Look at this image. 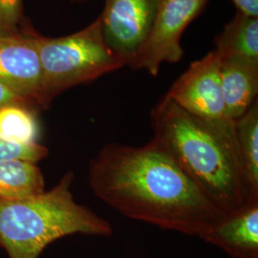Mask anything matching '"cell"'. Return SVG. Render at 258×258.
Listing matches in <instances>:
<instances>
[{
  "label": "cell",
  "instance_id": "obj_4",
  "mask_svg": "<svg viewBox=\"0 0 258 258\" xmlns=\"http://www.w3.org/2000/svg\"><path fill=\"white\" fill-rule=\"evenodd\" d=\"M35 39L41 65L38 106L44 109L67 89L124 66L107 46L99 19L66 37L35 35Z\"/></svg>",
  "mask_w": 258,
  "mask_h": 258
},
{
  "label": "cell",
  "instance_id": "obj_11",
  "mask_svg": "<svg viewBox=\"0 0 258 258\" xmlns=\"http://www.w3.org/2000/svg\"><path fill=\"white\" fill-rule=\"evenodd\" d=\"M215 44L220 58L237 57L258 62V18L237 13L216 37Z\"/></svg>",
  "mask_w": 258,
  "mask_h": 258
},
{
  "label": "cell",
  "instance_id": "obj_14",
  "mask_svg": "<svg viewBox=\"0 0 258 258\" xmlns=\"http://www.w3.org/2000/svg\"><path fill=\"white\" fill-rule=\"evenodd\" d=\"M38 122L33 107L12 103L0 108V139L19 146L37 145Z\"/></svg>",
  "mask_w": 258,
  "mask_h": 258
},
{
  "label": "cell",
  "instance_id": "obj_8",
  "mask_svg": "<svg viewBox=\"0 0 258 258\" xmlns=\"http://www.w3.org/2000/svg\"><path fill=\"white\" fill-rule=\"evenodd\" d=\"M41 65L35 35H0V83L38 106Z\"/></svg>",
  "mask_w": 258,
  "mask_h": 258
},
{
  "label": "cell",
  "instance_id": "obj_7",
  "mask_svg": "<svg viewBox=\"0 0 258 258\" xmlns=\"http://www.w3.org/2000/svg\"><path fill=\"white\" fill-rule=\"evenodd\" d=\"M166 96L201 119L228 118L222 91L219 55L213 51L192 62L171 85Z\"/></svg>",
  "mask_w": 258,
  "mask_h": 258
},
{
  "label": "cell",
  "instance_id": "obj_2",
  "mask_svg": "<svg viewBox=\"0 0 258 258\" xmlns=\"http://www.w3.org/2000/svg\"><path fill=\"white\" fill-rule=\"evenodd\" d=\"M153 139L227 216L251 201L236 143L234 120L201 119L167 96L151 112Z\"/></svg>",
  "mask_w": 258,
  "mask_h": 258
},
{
  "label": "cell",
  "instance_id": "obj_13",
  "mask_svg": "<svg viewBox=\"0 0 258 258\" xmlns=\"http://www.w3.org/2000/svg\"><path fill=\"white\" fill-rule=\"evenodd\" d=\"M45 190L41 170L24 160L0 161V200L25 198Z\"/></svg>",
  "mask_w": 258,
  "mask_h": 258
},
{
  "label": "cell",
  "instance_id": "obj_3",
  "mask_svg": "<svg viewBox=\"0 0 258 258\" xmlns=\"http://www.w3.org/2000/svg\"><path fill=\"white\" fill-rule=\"evenodd\" d=\"M74 175L66 173L50 190L0 200V248L9 258H37L54 241L71 234L110 237V222L75 201Z\"/></svg>",
  "mask_w": 258,
  "mask_h": 258
},
{
  "label": "cell",
  "instance_id": "obj_5",
  "mask_svg": "<svg viewBox=\"0 0 258 258\" xmlns=\"http://www.w3.org/2000/svg\"><path fill=\"white\" fill-rule=\"evenodd\" d=\"M208 0H160L156 18L133 69L156 77L162 64L176 63L184 55L181 37Z\"/></svg>",
  "mask_w": 258,
  "mask_h": 258
},
{
  "label": "cell",
  "instance_id": "obj_9",
  "mask_svg": "<svg viewBox=\"0 0 258 258\" xmlns=\"http://www.w3.org/2000/svg\"><path fill=\"white\" fill-rule=\"evenodd\" d=\"M201 239L231 258H258V202L227 216Z\"/></svg>",
  "mask_w": 258,
  "mask_h": 258
},
{
  "label": "cell",
  "instance_id": "obj_16",
  "mask_svg": "<svg viewBox=\"0 0 258 258\" xmlns=\"http://www.w3.org/2000/svg\"><path fill=\"white\" fill-rule=\"evenodd\" d=\"M21 18V0H0V35H13Z\"/></svg>",
  "mask_w": 258,
  "mask_h": 258
},
{
  "label": "cell",
  "instance_id": "obj_12",
  "mask_svg": "<svg viewBox=\"0 0 258 258\" xmlns=\"http://www.w3.org/2000/svg\"><path fill=\"white\" fill-rule=\"evenodd\" d=\"M236 143L251 201H258V102L234 120Z\"/></svg>",
  "mask_w": 258,
  "mask_h": 258
},
{
  "label": "cell",
  "instance_id": "obj_10",
  "mask_svg": "<svg viewBox=\"0 0 258 258\" xmlns=\"http://www.w3.org/2000/svg\"><path fill=\"white\" fill-rule=\"evenodd\" d=\"M220 76L226 116L237 120L257 100L258 62L237 57L220 58Z\"/></svg>",
  "mask_w": 258,
  "mask_h": 258
},
{
  "label": "cell",
  "instance_id": "obj_19",
  "mask_svg": "<svg viewBox=\"0 0 258 258\" xmlns=\"http://www.w3.org/2000/svg\"><path fill=\"white\" fill-rule=\"evenodd\" d=\"M74 1H85V0H74Z\"/></svg>",
  "mask_w": 258,
  "mask_h": 258
},
{
  "label": "cell",
  "instance_id": "obj_15",
  "mask_svg": "<svg viewBox=\"0 0 258 258\" xmlns=\"http://www.w3.org/2000/svg\"><path fill=\"white\" fill-rule=\"evenodd\" d=\"M47 155L48 149L39 144L33 146H19L0 139V161L24 160L37 164Z\"/></svg>",
  "mask_w": 258,
  "mask_h": 258
},
{
  "label": "cell",
  "instance_id": "obj_17",
  "mask_svg": "<svg viewBox=\"0 0 258 258\" xmlns=\"http://www.w3.org/2000/svg\"><path fill=\"white\" fill-rule=\"evenodd\" d=\"M236 8L238 13L243 15L258 18V0H231Z\"/></svg>",
  "mask_w": 258,
  "mask_h": 258
},
{
  "label": "cell",
  "instance_id": "obj_18",
  "mask_svg": "<svg viewBox=\"0 0 258 258\" xmlns=\"http://www.w3.org/2000/svg\"><path fill=\"white\" fill-rule=\"evenodd\" d=\"M12 103H24V104L30 105L25 101H23L22 99L18 97L15 93L12 92L5 85L0 83V108Z\"/></svg>",
  "mask_w": 258,
  "mask_h": 258
},
{
  "label": "cell",
  "instance_id": "obj_6",
  "mask_svg": "<svg viewBox=\"0 0 258 258\" xmlns=\"http://www.w3.org/2000/svg\"><path fill=\"white\" fill-rule=\"evenodd\" d=\"M160 0H105L99 18L102 36L124 65L135 64L151 32Z\"/></svg>",
  "mask_w": 258,
  "mask_h": 258
},
{
  "label": "cell",
  "instance_id": "obj_1",
  "mask_svg": "<svg viewBox=\"0 0 258 258\" xmlns=\"http://www.w3.org/2000/svg\"><path fill=\"white\" fill-rule=\"evenodd\" d=\"M93 192L130 219L201 238L227 215L154 139L104 146L88 168Z\"/></svg>",
  "mask_w": 258,
  "mask_h": 258
}]
</instances>
